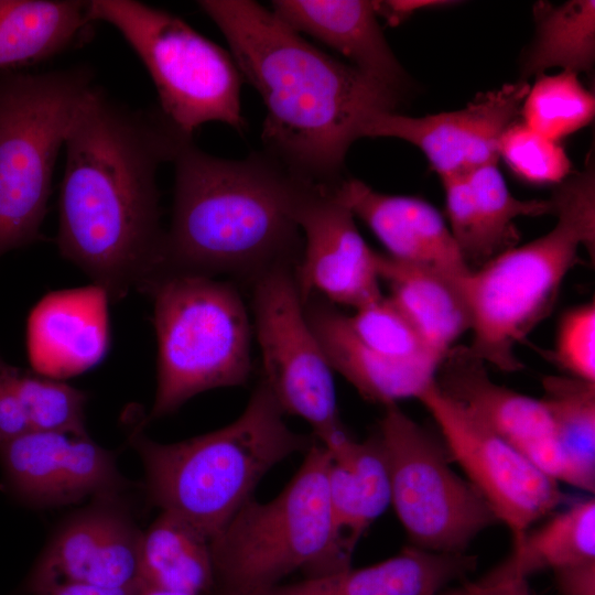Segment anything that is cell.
Instances as JSON below:
<instances>
[{"label": "cell", "mask_w": 595, "mask_h": 595, "mask_svg": "<svg viewBox=\"0 0 595 595\" xmlns=\"http://www.w3.org/2000/svg\"><path fill=\"white\" fill-rule=\"evenodd\" d=\"M183 134L161 112L131 110L93 86L65 140L57 246L110 301L154 271L164 230L156 173Z\"/></svg>", "instance_id": "cell-1"}, {"label": "cell", "mask_w": 595, "mask_h": 595, "mask_svg": "<svg viewBox=\"0 0 595 595\" xmlns=\"http://www.w3.org/2000/svg\"><path fill=\"white\" fill-rule=\"evenodd\" d=\"M198 6L266 106L263 151L299 178L340 183L347 151L366 121L396 111L401 98L318 50L256 1L202 0Z\"/></svg>", "instance_id": "cell-2"}, {"label": "cell", "mask_w": 595, "mask_h": 595, "mask_svg": "<svg viewBox=\"0 0 595 595\" xmlns=\"http://www.w3.org/2000/svg\"><path fill=\"white\" fill-rule=\"evenodd\" d=\"M172 163V218L152 274L228 275L249 288L272 270H295L303 251L291 212L298 176L263 150L228 160L192 139Z\"/></svg>", "instance_id": "cell-3"}, {"label": "cell", "mask_w": 595, "mask_h": 595, "mask_svg": "<svg viewBox=\"0 0 595 595\" xmlns=\"http://www.w3.org/2000/svg\"><path fill=\"white\" fill-rule=\"evenodd\" d=\"M284 415L260 379L242 413L218 430L160 443L137 423L128 442L141 458L149 501L186 520L212 542L269 470L304 454L316 441L313 434L292 430Z\"/></svg>", "instance_id": "cell-4"}, {"label": "cell", "mask_w": 595, "mask_h": 595, "mask_svg": "<svg viewBox=\"0 0 595 595\" xmlns=\"http://www.w3.org/2000/svg\"><path fill=\"white\" fill-rule=\"evenodd\" d=\"M554 227L510 248L469 274L468 350L486 365L512 372L522 368L516 347L550 314L562 283L578 262V250L595 247L593 162L561 182L552 196Z\"/></svg>", "instance_id": "cell-5"}, {"label": "cell", "mask_w": 595, "mask_h": 595, "mask_svg": "<svg viewBox=\"0 0 595 595\" xmlns=\"http://www.w3.org/2000/svg\"><path fill=\"white\" fill-rule=\"evenodd\" d=\"M327 462L316 440L274 498H251L212 540V593L261 595L296 571L316 577L351 566L333 520Z\"/></svg>", "instance_id": "cell-6"}, {"label": "cell", "mask_w": 595, "mask_h": 595, "mask_svg": "<svg viewBox=\"0 0 595 595\" xmlns=\"http://www.w3.org/2000/svg\"><path fill=\"white\" fill-rule=\"evenodd\" d=\"M139 291L152 301L158 343L155 396L142 426L175 412L198 393L248 381L251 325L232 282L159 272Z\"/></svg>", "instance_id": "cell-7"}, {"label": "cell", "mask_w": 595, "mask_h": 595, "mask_svg": "<svg viewBox=\"0 0 595 595\" xmlns=\"http://www.w3.org/2000/svg\"><path fill=\"white\" fill-rule=\"evenodd\" d=\"M93 86L84 67L0 79V256L39 238L57 155Z\"/></svg>", "instance_id": "cell-8"}, {"label": "cell", "mask_w": 595, "mask_h": 595, "mask_svg": "<svg viewBox=\"0 0 595 595\" xmlns=\"http://www.w3.org/2000/svg\"><path fill=\"white\" fill-rule=\"evenodd\" d=\"M91 22L113 26L149 72L164 118L192 137L218 121L246 128L240 106L242 75L229 51L178 17L134 0H90Z\"/></svg>", "instance_id": "cell-9"}, {"label": "cell", "mask_w": 595, "mask_h": 595, "mask_svg": "<svg viewBox=\"0 0 595 595\" xmlns=\"http://www.w3.org/2000/svg\"><path fill=\"white\" fill-rule=\"evenodd\" d=\"M377 434L388 461L391 506L413 547L466 553L498 522L483 496L453 469L443 441L397 403L385 407Z\"/></svg>", "instance_id": "cell-10"}, {"label": "cell", "mask_w": 595, "mask_h": 595, "mask_svg": "<svg viewBox=\"0 0 595 595\" xmlns=\"http://www.w3.org/2000/svg\"><path fill=\"white\" fill-rule=\"evenodd\" d=\"M249 288L261 380L284 414L307 422L322 445L346 437L333 370L306 318L294 271L272 270Z\"/></svg>", "instance_id": "cell-11"}, {"label": "cell", "mask_w": 595, "mask_h": 595, "mask_svg": "<svg viewBox=\"0 0 595 595\" xmlns=\"http://www.w3.org/2000/svg\"><path fill=\"white\" fill-rule=\"evenodd\" d=\"M434 420L448 456L512 534L520 539L566 496L560 484L489 430L434 382L418 399Z\"/></svg>", "instance_id": "cell-12"}, {"label": "cell", "mask_w": 595, "mask_h": 595, "mask_svg": "<svg viewBox=\"0 0 595 595\" xmlns=\"http://www.w3.org/2000/svg\"><path fill=\"white\" fill-rule=\"evenodd\" d=\"M125 494L91 498L66 517L15 595H41L61 584L116 588L139 583L142 530Z\"/></svg>", "instance_id": "cell-13"}, {"label": "cell", "mask_w": 595, "mask_h": 595, "mask_svg": "<svg viewBox=\"0 0 595 595\" xmlns=\"http://www.w3.org/2000/svg\"><path fill=\"white\" fill-rule=\"evenodd\" d=\"M291 212L303 237L294 270L302 303L318 295L354 310L380 300L379 253L361 237L355 216L335 186L299 178Z\"/></svg>", "instance_id": "cell-14"}, {"label": "cell", "mask_w": 595, "mask_h": 595, "mask_svg": "<svg viewBox=\"0 0 595 595\" xmlns=\"http://www.w3.org/2000/svg\"><path fill=\"white\" fill-rule=\"evenodd\" d=\"M519 80L479 94L465 108L410 117L397 111L371 116L361 138H396L419 148L442 180L466 174L499 159V143L521 116L529 91Z\"/></svg>", "instance_id": "cell-15"}, {"label": "cell", "mask_w": 595, "mask_h": 595, "mask_svg": "<svg viewBox=\"0 0 595 595\" xmlns=\"http://www.w3.org/2000/svg\"><path fill=\"white\" fill-rule=\"evenodd\" d=\"M6 488L35 508L127 493L116 455L87 434L28 431L0 444Z\"/></svg>", "instance_id": "cell-16"}, {"label": "cell", "mask_w": 595, "mask_h": 595, "mask_svg": "<svg viewBox=\"0 0 595 595\" xmlns=\"http://www.w3.org/2000/svg\"><path fill=\"white\" fill-rule=\"evenodd\" d=\"M467 346H455L439 367L437 388L558 483L567 470L552 421L540 399L495 382Z\"/></svg>", "instance_id": "cell-17"}, {"label": "cell", "mask_w": 595, "mask_h": 595, "mask_svg": "<svg viewBox=\"0 0 595 595\" xmlns=\"http://www.w3.org/2000/svg\"><path fill=\"white\" fill-rule=\"evenodd\" d=\"M337 196L385 246L388 256L431 269L463 285L472 273L439 210L414 196L377 192L364 182L344 178Z\"/></svg>", "instance_id": "cell-18"}, {"label": "cell", "mask_w": 595, "mask_h": 595, "mask_svg": "<svg viewBox=\"0 0 595 595\" xmlns=\"http://www.w3.org/2000/svg\"><path fill=\"white\" fill-rule=\"evenodd\" d=\"M109 302L107 292L94 283L44 295L26 324L32 370L63 380L99 365L109 349Z\"/></svg>", "instance_id": "cell-19"}, {"label": "cell", "mask_w": 595, "mask_h": 595, "mask_svg": "<svg viewBox=\"0 0 595 595\" xmlns=\"http://www.w3.org/2000/svg\"><path fill=\"white\" fill-rule=\"evenodd\" d=\"M450 230L472 270L518 245L515 219L553 214L551 199L515 197L497 163L442 180Z\"/></svg>", "instance_id": "cell-20"}, {"label": "cell", "mask_w": 595, "mask_h": 595, "mask_svg": "<svg viewBox=\"0 0 595 595\" xmlns=\"http://www.w3.org/2000/svg\"><path fill=\"white\" fill-rule=\"evenodd\" d=\"M272 12L343 55L349 65L402 98L408 75L390 48L374 1L274 0Z\"/></svg>", "instance_id": "cell-21"}, {"label": "cell", "mask_w": 595, "mask_h": 595, "mask_svg": "<svg viewBox=\"0 0 595 595\" xmlns=\"http://www.w3.org/2000/svg\"><path fill=\"white\" fill-rule=\"evenodd\" d=\"M303 306L332 370L367 401L386 407L402 399H419L435 382L436 365L380 355L355 335L348 315L324 298L311 295Z\"/></svg>", "instance_id": "cell-22"}, {"label": "cell", "mask_w": 595, "mask_h": 595, "mask_svg": "<svg viewBox=\"0 0 595 595\" xmlns=\"http://www.w3.org/2000/svg\"><path fill=\"white\" fill-rule=\"evenodd\" d=\"M476 565L474 555L437 553L410 545L378 563L280 584L261 595H441Z\"/></svg>", "instance_id": "cell-23"}, {"label": "cell", "mask_w": 595, "mask_h": 595, "mask_svg": "<svg viewBox=\"0 0 595 595\" xmlns=\"http://www.w3.org/2000/svg\"><path fill=\"white\" fill-rule=\"evenodd\" d=\"M331 510L345 550H354L367 529L391 506L388 461L374 433L364 441L350 435L324 446Z\"/></svg>", "instance_id": "cell-24"}, {"label": "cell", "mask_w": 595, "mask_h": 595, "mask_svg": "<svg viewBox=\"0 0 595 595\" xmlns=\"http://www.w3.org/2000/svg\"><path fill=\"white\" fill-rule=\"evenodd\" d=\"M379 277L389 285L391 301L441 365L457 339L470 331L465 288L431 269L382 253H379Z\"/></svg>", "instance_id": "cell-25"}, {"label": "cell", "mask_w": 595, "mask_h": 595, "mask_svg": "<svg viewBox=\"0 0 595 595\" xmlns=\"http://www.w3.org/2000/svg\"><path fill=\"white\" fill-rule=\"evenodd\" d=\"M89 23L88 1L0 0V71L61 53Z\"/></svg>", "instance_id": "cell-26"}, {"label": "cell", "mask_w": 595, "mask_h": 595, "mask_svg": "<svg viewBox=\"0 0 595 595\" xmlns=\"http://www.w3.org/2000/svg\"><path fill=\"white\" fill-rule=\"evenodd\" d=\"M139 581L147 586L209 595L215 587L210 540L181 517L160 511L142 530Z\"/></svg>", "instance_id": "cell-27"}, {"label": "cell", "mask_w": 595, "mask_h": 595, "mask_svg": "<svg viewBox=\"0 0 595 595\" xmlns=\"http://www.w3.org/2000/svg\"><path fill=\"white\" fill-rule=\"evenodd\" d=\"M595 560V499L572 502L512 542L511 554L491 572L510 578Z\"/></svg>", "instance_id": "cell-28"}, {"label": "cell", "mask_w": 595, "mask_h": 595, "mask_svg": "<svg viewBox=\"0 0 595 595\" xmlns=\"http://www.w3.org/2000/svg\"><path fill=\"white\" fill-rule=\"evenodd\" d=\"M540 398L552 421L566 470V484L595 490V382L567 375L545 376Z\"/></svg>", "instance_id": "cell-29"}, {"label": "cell", "mask_w": 595, "mask_h": 595, "mask_svg": "<svg viewBox=\"0 0 595 595\" xmlns=\"http://www.w3.org/2000/svg\"><path fill=\"white\" fill-rule=\"evenodd\" d=\"M536 36L523 58V74L542 75L552 67L588 72L595 60V2H538L533 8Z\"/></svg>", "instance_id": "cell-30"}, {"label": "cell", "mask_w": 595, "mask_h": 595, "mask_svg": "<svg viewBox=\"0 0 595 595\" xmlns=\"http://www.w3.org/2000/svg\"><path fill=\"white\" fill-rule=\"evenodd\" d=\"M595 99L580 82L577 74L563 71L540 75L523 100V123L552 140L587 126L594 118Z\"/></svg>", "instance_id": "cell-31"}, {"label": "cell", "mask_w": 595, "mask_h": 595, "mask_svg": "<svg viewBox=\"0 0 595 595\" xmlns=\"http://www.w3.org/2000/svg\"><path fill=\"white\" fill-rule=\"evenodd\" d=\"M15 388L30 431L87 434L84 391L18 367Z\"/></svg>", "instance_id": "cell-32"}, {"label": "cell", "mask_w": 595, "mask_h": 595, "mask_svg": "<svg viewBox=\"0 0 595 595\" xmlns=\"http://www.w3.org/2000/svg\"><path fill=\"white\" fill-rule=\"evenodd\" d=\"M355 335L369 348L401 361L440 364L430 355L419 334L389 296L348 315Z\"/></svg>", "instance_id": "cell-33"}, {"label": "cell", "mask_w": 595, "mask_h": 595, "mask_svg": "<svg viewBox=\"0 0 595 595\" xmlns=\"http://www.w3.org/2000/svg\"><path fill=\"white\" fill-rule=\"evenodd\" d=\"M499 156L521 180L532 184L561 183L571 173V161L559 141L515 122L504 133Z\"/></svg>", "instance_id": "cell-34"}, {"label": "cell", "mask_w": 595, "mask_h": 595, "mask_svg": "<svg viewBox=\"0 0 595 595\" xmlns=\"http://www.w3.org/2000/svg\"><path fill=\"white\" fill-rule=\"evenodd\" d=\"M551 358L567 376L595 382V303L580 304L561 316Z\"/></svg>", "instance_id": "cell-35"}, {"label": "cell", "mask_w": 595, "mask_h": 595, "mask_svg": "<svg viewBox=\"0 0 595 595\" xmlns=\"http://www.w3.org/2000/svg\"><path fill=\"white\" fill-rule=\"evenodd\" d=\"M30 431L15 388V367L0 357V444Z\"/></svg>", "instance_id": "cell-36"}, {"label": "cell", "mask_w": 595, "mask_h": 595, "mask_svg": "<svg viewBox=\"0 0 595 595\" xmlns=\"http://www.w3.org/2000/svg\"><path fill=\"white\" fill-rule=\"evenodd\" d=\"M560 595H595V560L553 571Z\"/></svg>", "instance_id": "cell-37"}, {"label": "cell", "mask_w": 595, "mask_h": 595, "mask_svg": "<svg viewBox=\"0 0 595 595\" xmlns=\"http://www.w3.org/2000/svg\"><path fill=\"white\" fill-rule=\"evenodd\" d=\"M465 587L466 595H534L529 580L502 577L493 572Z\"/></svg>", "instance_id": "cell-38"}, {"label": "cell", "mask_w": 595, "mask_h": 595, "mask_svg": "<svg viewBox=\"0 0 595 595\" xmlns=\"http://www.w3.org/2000/svg\"><path fill=\"white\" fill-rule=\"evenodd\" d=\"M451 1L440 0H389L374 1L377 15H381L392 25L405 21L414 12L424 9L451 4Z\"/></svg>", "instance_id": "cell-39"}, {"label": "cell", "mask_w": 595, "mask_h": 595, "mask_svg": "<svg viewBox=\"0 0 595 595\" xmlns=\"http://www.w3.org/2000/svg\"><path fill=\"white\" fill-rule=\"evenodd\" d=\"M141 582L126 587H98L85 584H61L41 595H137Z\"/></svg>", "instance_id": "cell-40"}, {"label": "cell", "mask_w": 595, "mask_h": 595, "mask_svg": "<svg viewBox=\"0 0 595 595\" xmlns=\"http://www.w3.org/2000/svg\"><path fill=\"white\" fill-rule=\"evenodd\" d=\"M137 595H194L191 593L166 589L141 584Z\"/></svg>", "instance_id": "cell-41"}, {"label": "cell", "mask_w": 595, "mask_h": 595, "mask_svg": "<svg viewBox=\"0 0 595 595\" xmlns=\"http://www.w3.org/2000/svg\"><path fill=\"white\" fill-rule=\"evenodd\" d=\"M441 595H466V587L464 585V586H462L459 588H455V589H452V591H445Z\"/></svg>", "instance_id": "cell-42"}, {"label": "cell", "mask_w": 595, "mask_h": 595, "mask_svg": "<svg viewBox=\"0 0 595 595\" xmlns=\"http://www.w3.org/2000/svg\"><path fill=\"white\" fill-rule=\"evenodd\" d=\"M209 595H220V594L212 593V594H209Z\"/></svg>", "instance_id": "cell-43"}]
</instances>
